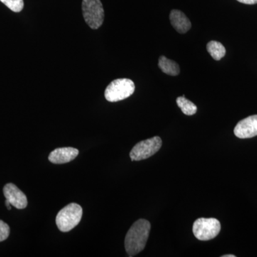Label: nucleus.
I'll return each instance as SVG.
<instances>
[{"label":"nucleus","instance_id":"1","mask_svg":"<svg viewBox=\"0 0 257 257\" xmlns=\"http://www.w3.org/2000/svg\"><path fill=\"white\" fill-rule=\"evenodd\" d=\"M151 224L146 219L135 221L125 236L124 246L128 256H134L141 252L147 242Z\"/></svg>","mask_w":257,"mask_h":257},{"label":"nucleus","instance_id":"2","mask_svg":"<svg viewBox=\"0 0 257 257\" xmlns=\"http://www.w3.org/2000/svg\"><path fill=\"white\" fill-rule=\"evenodd\" d=\"M82 208L76 203H71L61 209L56 217L57 227L62 232L73 229L80 222L82 216Z\"/></svg>","mask_w":257,"mask_h":257},{"label":"nucleus","instance_id":"3","mask_svg":"<svg viewBox=\"0 0 257 257\" xmlns=\"http://www.w3.org/2000/svg\"><path fill=\"white\" fill-rule=\"evenodd\" d=\"M135 90V83L131 79H117L112 81L106 88L104 96L108 101L116 102L130 97Z\"/></svg>","mask_w":257,"mask_h":257},{"label":"nucleus","instance_id":"4","mask_svg":"<svg viewBox=\"0 0 257 257\" xmlns=\"http://www.w3.org/2000/svg\"><path fill=\"white\" fill-rule=\"evenodd\" d=\"M220 231V222L215 218H199L193 224V234L200 241L214 239Z\"/></svg>","mask_w":257,"mask_h":257},{"label":"nucleus","instance_id":"5","mask_svg":"<svg viewBox=\"0 0 257 257\" xmlns=\"http://www.w3.org/2000/svg\"><path fill=\"white\" fill-rule=\"evenodd\" d=\"M82 8L83 17L89 28L93 30L100 28L104 18L100 0H83Z\"/></svg>","mask_w":257,"mask_h":257},{"label":"nucleus","instance_id":"6","mask_svg":"<svg viewBox=\"0 0 257 257\" xmlns=\"http://www.w3.org/2000/svg\"><path fill=\"white\" fill-rule=\"evenodd\" d=\"M162 142L160 137L140 142L130 152L132 161H141L150 158L157 153L162 147Z\"/></svg>","mask_w":257,"mask_h":257},{"label":"nucleus","instance_id":"7","mask_svg":"<svg viewBox=\"0 0 257 257\" xmlns=\"http://www.w3.org/2000/svg\"><path fill=\"white\" fill-rule=\"evenodd\" d=\"M238 138L248 139L257 136V115L248 116L238 122L234 130Z\"/></svg>","mask_w":257,"mask_h":257},{"label":"nucleus","instance_id":"8","mask_svg":"<svg viewBox=\"0 0 257 257\" xmlns=\"http://www.w3.org/2000/svg\"><path fill=\"white\" fill-rule=\"evenodd\" d=\"M7 200L18 209H23L28 206L26 195L14 184H7L3 189Z\"/></svg>","mask_w":257,"mask_h":257},{"label":"nucleus","instance_id":"9","mask_svg":"<svg viewBox=\"0 0 257 257\" xmlns=\"http://www.w3.org/2000/svg\"><path fill=\"white\" fill-rule=\"evenodd\" d=\"M79 155V150L73 147H62L51 152L49 160L53 164L62 165L74 160Z\"/></svg>","mask_w":257,"mask_h":257},{"label":"nucleus","instance_id":"10","mask_svg":"<svg viewBox=\"0 0 257 257\" xmlns=\"http://www.w3.org/2000/svg\"><path fill=\"white\" fill-rule=\"evenodd\" d=\"M171 24L176 31L180 34H185L192 27L188 18L180 10H173L170 15Z\"/></svg>","mask_w":257,"mask_h":257},{"label":"nucleus","instance_id":"11","mask_svg":"<svg viewBox=\"0 0 257 257\" xmlns=\"http://www.w3.org/2000/svg\"><path fill=\"white\" fill-rule=\"evenodd\" d=\"M158 65L161 70L168 75L177 76L180 72L179 64L175 61L169 60L165 56H161Z\"/></svg>","mask_w":257,"mask_h":257},{"label":"nucleus","instance_id":"12","mask_svg":"<svg viewBox=\"0 0 257 257\" xmlns=\"http://www.w3.org/2000/svg\"><path fill=\"white\" fill-rule=\"evenodd\" d=\"M207 52L214 60H220L226 55V49L220 42L210 41L207 45Z\"/></svg>","mask_w":257,"mask_h":257},{"label":"nucleus","instance_id":"13","mask_svg":"<svg viewBox=\"0 0 257 257\" xmlns=\"http://www.w3.org/2000/svg\"><path fill=\"white\" fill-rule=\"evenodd\" d=\"M177 104L184 114L192 116L197 112V106L189 99H186L184 96H179L177 98Z\"/></svg>","mask_w":257,"mask_h":257},{"label":"nucleus","instance_id":"14","mask_svg":"<svg viewBox=\"0 0 257 257\" xmlns=\"http://www.w3.org/2000/svg\"><path fill=\"white\" fill-rule=\"evenodd\" d=\"M0 1L15 13H20L23 10V0H0Z\"/></svg>","mask_w":257,"mask_h":257},{"label":"nucleus","instance_id":"15","mask_svg":"<svg viewBox=\"0 0 257 257\" xmlns=\"http://www.w3.org/2000/svg\"><path fill=\"white\" fill-rule=\"evenodd\" d=\"M10 226L3 220H0V242L5 241L9 237Z\"/></svg>","mask_w":257,"mask_h":257},{"label":"nucleus","instance_id":"16","mask_svg":"<svg viewBox=\"0 0 257 257\" xmlns=\"http://www.w3.org/2000/svg\"><path fill=\"white\" fill-rule=\"evenodd\" d=\"M237 1L246 5L257 4V0H237Z\"/></svg>","mask_w":257,"mask_h":257},{"label":"nucleus","instance_id":"17","mask_svg":"<svg viewBox=\"0 0 257 257\" xmlns=\"http://www.w3.org/2000/svg\"><path fill=\"white\" fill-rule=\"evenodd\" d=\"M5 204H6L7 207H8V210H11V204L8 200L5 201Z\"/></svg>","mask_w":257,"mask_h":257},{"label":"nucleus","instance_id":"18","mask_svg":"<svg viewBox=\"0 0 257 257\" xmlns=\"http://www.w3.org/2000/svg\"><path fill=\"white\" fill-rule=\"evenodd\" d=\"M235 255L233 254H227V255H223V256H221V257H235Z\"/></svg>","mask_w":257,"mask_h":257}]
</instances>
